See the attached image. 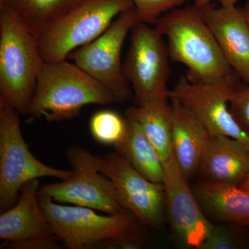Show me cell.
Returning a JSON list of instances; mask_svg holds the SVG:
<instances>
[{
    "instance_id": "1",
    "label": "cell",
    "mask_w": 249,
    "mask_h": 249,
    "mask_svg": "<svg viewBox=\"0 0 249 249\" xmlns=\"http://www.w3.org/2000/svg\"><path fill=\"white\" fill-rule=\"evenodd\" d=\"M204 7L193 4L177 8L159 18L155 25L166 38L170 58L188 68V78L211 81L235 72L206 22Z\"/></svg>"
},
{
    "instance_id": "2",
    "label": "cell",
    "mask_w": 249,
    "mask_h": 249,
    "mask_svg": "<svg viewBox=\"0 0 249 249\" xmlns=\"http://www.w3.org/2000/svg\"><path fill=\"white\" fill-rule=\"evenodd\" d=\"M113 103L116 101L112 93L76 64L44 62L28 108L27 123L41 118L48 122L71 120L85 106Z\"/></svg>"
},
{
    "instance_id": "3",
    "label": "cell",
    "mask_w": 249,
    "mask_h": 249,
    "mask_svg": "<svg viewBox=\"0 0 249 249\" xmlns=\"http://www.w3.org/2000/svg\"><path fill=\"white\" fill-rule=\"evenodd\" d=\"M44 62L37 38L11 10L0 6V98L27 115Z\"/></svg>"
},
{
    "instance_id": "4",
    "label": "cell",
    "mask_w": 249,
    "mask_h": 249,
    "mask_svg": "<svg viewBox=\"0 0 249 249\" xmlns=\"http://www.w3.org/2000/svg\"><path fill=\"white\" fill-rule=\"evenodd\" d=\"M133 7L131 0H87L39 36L41 58L46 63L66 60L72 52L102 35L121 13Z\"/></svg>"
},
{
    "instance_id": "5",
    "label": "cell",
    "mask_w": 249,
    "mask_h": 249,
    "mask_svg": "<svg viewBox=\"0 0 249 249\" xmlns=\"http://www.w3.org/2000/svg\"><path fill=\"white\" fill-rule=\"evenodd\" d=\"M19 115L0 98V213L17 203L24 185L35 178L50 177L66 180L70 170L56 169L33 155L23 138Z\"/></svg>"
},
{
    "instance_id": "6",
    "label": "cell",
    "mask_w": 249,
    "mask_h": 249,
    "mask_svg": "<svg viewBox=\"0 0 249 249\" xmlns=\"http://www.w3.org/2000/svg\"><path fill=\"white\" fill-rule=\"evenodd\" d=\"M41 209L54 235L69 249L94 248L103 241L142 232L139 221L129 211L102 215L83 206H63L39 195Z\"/></svg>"
},
{
    "instance_id": "7",
    "label": "cell",
    "mask_w": 249,
    "mask_h": 249,
    "mask_svg": "<svg viewBox=\"0 0 249 249\" xmlns=\"http://www.w3.org/2000/svg\"><path fill=\"white\" fill-rule=\"evenodd\" d=\"M66 158L71 175L60 182L40 186L39 195L55 202L69 203L101 211L107 214L122 213L124 209L112 181L99 170L100 157L80 146L69 147Z\"/></svg>"
},
{
    "instance_id": "8",
    "label": "cell",
    "mask_w": 249,
    "mask_h": 249,
    "mask_svg": "<svg viewBox=\"0 0 249 249\" xmlns=\"http://www.w3.org/2000/svg\"><path fill=\"white\" fill-rule=\"evenodd\" d=\"M235 73L211 81L181 76L169 91V99L188 108L209 133L235 139L249 147V134L241 127L229 109V101L237 87Z\"/></svg>"
},
{
    "instance_id": "9",
    "label": "cell",
    "mask_w": 249,
    "mask_h": 249,
    "mask_svg": "<svg viewBox=\"0 0 249 249\" xmlns=\"http://www.w3.org/2000/svg\"><path fill=\"white\" fill-rule=\"evenodd\" d=\"M169 58L163 36L150 24L137 22L131 31L128 51L123 63L137 104L169 99Z\"/></svg>"
},
{
    "instance_id": "10",
    "label": "cell",
    "mask_w": 249,
    "mask_h": 249,
    "mask_svg": "<svg viewBox=\"0 0 249 249\" xmlns=\"http://www.w3.org/2000/svg\"><path fill=\"white\" fill-rule=\"evenodd\" d=\"M137 22L134 7L121 13L102 35L67 58L107 88L116 103L128 102L133 96L124 76L121 52L127 34Z\"/></svg>"
},
{
    "instance_id": "11",
    "label": "cell",
    "mask_w": 249,
    "mask_h": 249,
    "mask_svg": "<svg viewBox=\"0 0 249 249\" xmlns=\"http://www.w3.org/2000/svg\"><path fill=\"white\" fill-rule=\"evenodd\" d=\"M99 170L112 181L124 209L143 225L161 228L165 206L163 183L147 179L118 152L101 156Z\"/></svg>"
},
{
    "instance_id": "12",
    "label": "cell",
    "mask_w": 249,
    "mask_h": 249,
    "mask_svg": "<svg viewBox=\"0 0 249 249\" xmlns=\"http://www.w3.org/2000/svg\"><path fill=\"white\" fill-rule=\"evenodd\" d=\"M163 164L165 206L174 232L184 247L199 249L214 226L203 214L174 155Z\"/></svg>"
},
{
    "instance_id": "13",
    "label": "cell",
    "mask_w": 249,
    "mask_h": 249,
    "mask_svg": "<svg viewBox=\"0 0 249 249\" xmlns=\"http://www.w3.org/2000/svg\"><path fill=\"white\" fill-rule=\"evenodd\" d=\"M204 14L229 66L249 85V28L243 9L212 2L204 6Z\"/></svg>"
},
{
    "instance_id": "14",
    "label": "cell",
    "mask_w": 249,
    "mask_h": 249,
    "mask_svg": "<svg viewBox=\"0 0 249 249\" xmlns=\"http://www.w3.org/2000/svg\"><path fill=\"white\" fill-rule=\"evenodd\" d=\"M199 170L205 181L240 186L249 175V147L229 137L211 134Z\"/></svg>"
},
{
    "instance_id": "15",
    "label": "cell",
    "mask_w": 249,
    "mask_h": 249,
    "mask_svg": "<svg viewBox=\"0 0 249 249\" xmlns=\"http://www.w3.org/2000/svg\"><path fill=\"white\" fill-rule=\"evenodd\" d=\"M39 178L22 187L19 199L0 215V239L6 242L54 235L53 229L41 209Z\"/></svg>"
},
{
    "instance_id": "16",
    "label": "cell",
    "mask_w": 249,
    "mask_h": 249,
    "mask_svg": "<svg viewBox=\"0 0 249 249\" xmlns=\"http://www.w3.org/2000/svg\"><path fill=\"white\" fill-rule=\"evenodd\" d=\"M170 101L173 109V155L188 179L199 170L211 134L188 108L176 100Z\"/></svg>"
},
{
    "instance_id": "17",
    "label": "cell",
    "mask_w": 249,
    "mask_h": 249,
    "mask_svg": "<svg viewBox=\"0 0 249 249\" xmlns=\"http://www.w3.org/2000/svg\"><path fill=\"white\" fill-rule=\"evenodd\" d=\"M196 198L224 222L249 227V191L240 186L204 181L196 186Z\"/></svg>"
},
{
    "instance_id": "18",
    "label": "cell",
    "mask_w": 249,
    "mask_h": 249,
    "mask_svg": "<svg viewBox=\"0 0 249 249\" xmlns=\"http://www.w3.org/2000/svg\"><path fill=\"white\" fill-rule=\"evenodd\" d=\"M168 101L154 100L137 103L126 112V117L136 121L142 127L155 146L163 163L173 156V109Z\"/></svg>"
},
{
    "instance_id": "19",
    "label": "cell",
    "mask_w": 249,
    "mask_h": 249,
    "mask_svg": "<svg viewBox=\"0 0 249 249\" xmlns=\"http://www.w3.org/2000/svg\"><path fill=\"white\" fill-rule=\"evenodd\" d=\"M126 118L128 122L127 134L124 140L115 146L116 152L127 159L147 179L163 183L164 167L158 152L139 124Z\"/></svg>"
},
{
    "instance_id": "20",
    "label": "cell",
    "mask_w": 249,
    "mask_h": 249,
    "mask_svg": "<svg viewBox=\"0 0 249 249\" xmlns=\"http://www.w3.org/2000/svg\"><path fill=\"white\" fill-rule=\"evenodd\" d=\"M87 0H0V6L16 14L36 38L62 16Z\"/></svg>"
},
{
    "instance_id": "21",
    "label": "cell",
    "mask_w": 249,
    "mask_h": 249,
    "mask_svg": "<svg viewBox=\"0 0 249 249\" xmlns=\"http://www.w3.org/2000/svg\"><path fill=\"white\" fill-rule=\"evenodd\" d=\"M127 118L114 111L105 109L96 111L90 119L89 129L93 138L104 145L114 147L124 140L127 132Z\"/></svg>"
},
{
    "instance_id": "22",
    "label": "cell",
    "mask_w": 249,
    "mask_h": 249,
    "mask_svg": "<svg viewBox=\"0 0 249 249\" xmlns=\"http://www.w3.org/2000/svg\"><path fill=\"white\" fill-rule=\"evenodd\" d=\"M137 22L155 24L159 18L172 10L181 7L187 0H131Z\"/></svg>"
},
{
    "instance_id": "23",
    "label": "cell",
    "mask_w": 249,
    "mask_h": 249,
    "mask_svg": "<svg viewBox=\"0 0 249 249\" xmlns=\"http://www.w3.org/2000/svg\"><path fill=\"white\" fill-rule=\"evenodd\" d=\"M229 109L241 127L249 134V85L237 88L229 101Z\"/></svg>"
},
{
    "instance_id": "24",
    "label": "cell",
    "mask_w": 249,
    "mask_h": 249,
    "mask_svg": "<svg viewBox=\"0 0 249 249\" xmlns=\"http://www.w3.org/2000/svg\"><path fill=\"white\" fill-rule=\"evenodd\" d=\"M60 240L55 235L45 237H31L24 240L6 242L0 245L1 249H58Z\"/></svg>"
},
{
    "instance_id": "25",
    "label": "cell",
    "mask_w": 249,
    "mask_h": 249,
    "mask_svg": "<svg viewBox=\"0 0 249 249\" xmlns=\"http://www.w3.org/2000/svg\"><path fill=\"white\" fill-rule=\"evenodd\" d=\"M237 247V242L229 232L214 227L199 249H232Z\"/></svg>"
},
{
    "instance_id": "26",
    "label": "cell",
    "mask_w": 249,
    "mask_h": 249,
    "mask_svg": "<svg viewBox=\"0 0 249 249\" xmlns=\"http://www.w3.org/2000/svg\"><path fill=\"white\" fill-rule=\"evenodd\" d=\"M143 242L142 232L120 238L108 239L95 246V248L135 249L142 248Z\"/></svg>"
},
{
    "instance_id": "27",
    "label": "cell",
    "mask_w": 249,
    "mask_h": 249,
    "mask_svg": "<svg viewBox=\"0 0 249 249\" xmlns=\"http://www.w3.org/2000/svg\"><path fill=\"white\" fill-rule=\"evenodd\" d=\"M219 5L225 7H231V6H237V3L239 0H217Z\"/></svg>"
},
{
    "instance_id": "28",
    "label": "cell",
    "mask_w": 249,
    "mask_h": 249,
    "mask_svg": "<svg viewBox=\"0 0 249 249\" xmlns=\"http://www.w3.org/2000/svg\"><path fill=\"white\" fill-rule=\"evenodd\" d=\"M193 1V4L199 6H204L206 5L211 4L213 0H191Z\"/></svg>"
},
{
    "instance_id": "29",
    "label": "cell",
    "mask_w": 249,
    "mask_h": 249,
    "mask_svg": "<svg viewBox=\"0 0 249 249\" xmlns=\"http://www.w3.org/2000/svg\"><path fill=\"white\" fill-rule=\"evenodd\" d=\"M244 14H245L246 21L249 28V1H247L243 8Z\"/></svg>"
},
{
    "instance_id": "30",
    "label": "cell",
    "mask_w": 249,
    "mask_h": 249,
    "mask_svg": "<svg viewBox=\"0 0 249 249\" xmlns=\"http://www.w3.org/2000/svg\"><path fill=\"white\" fill-rule=\"evenodd\" d=\"M240 187L242 189H245L246 191H249V175L248 178H247V179L245 180V182L242 183Z\"/></svg>"
},
{
    "instance_id": "31",
    "label": "cell",
    "mask_w": 249,
    "mask_h": 249,
    "mask_svg": "<svg viewBox=\"0 0 249 249\" xmlns=\"http://www.w3.org/2000/svg\"><path fill=\"white\" fill-rule=\"evenodd\" d=\"M189 1H191V0H187V2H189Z\"/></svg>"
}]
</instances>
